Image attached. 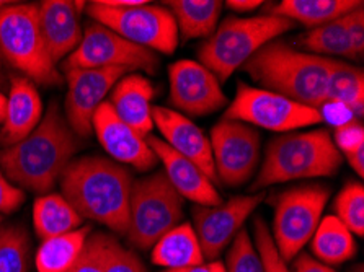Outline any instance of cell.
<instances>
[{
  "mask_svg": "<svg viewBox=\"0 0 364 272\" xmlns=\"http://www.w3.org/2000/svg\"><path fill=\"white\" fill-rule=\"evenodd\" d=\"M75 152V134L60 114L58 103H51L30 136L0 150V171L20 190L46 194L73 162Z\"/></svg>",
  "mask_w": 364,
  "mask_h": 272,
  "instance_id": "obj_1",
  "label": "cell"
},
{
  "mask_svg": "<svg viewBox=\"0 0 364 272\" xmlns=\"http://www.w3.org/2000/svg\"><path fill=\"white\" fill-rule=\"evenodd\" d=\"M63 196L82 219H92L119 235L129 227L132 176L123 165L103 157L73 160L59 178Z\"/></svg>",
  "mask_w": 364,
  "mask_h": 272,
  "instance_id": "obj_2",
  "label": "cell"
},
{
  "mask_svg": "<svg viewBox=\"0 0 364 272\" xmlns=\"http://www.w3.org/2000/svg\"><path fill=\"white\" fill-rule=\"evenodd\" d=\"M330 58L309 54L283 41H269L242 65L263 90L321 109L325 104Z\"/></svg>",
  "mask_w": 364,
  "mask_h": 272,
  "instance_id": "obj_3",
  "label": "cell"
},
{
  "mask_svg": "<svg viewBox=\"0 0 364 272\" xmlns=\"http://www.w3.org/2000/svg\"><path fill=\"white\" fill-rule=\"evenodd\" d=\"M340 165L341 153L328 131L284 132L268 143L252 191L294 180L333 176Z\"/></svg>",
  "mask_w": 364,
  "mask_h": 272,
  "instance_id": "obj_4",
  "label": "cell"
},
{
  "mask_svg": "<svg viewBox=\"0 0 364 272\" xmlns=\"http://www.w3.org/2000/svg\"><path fill=\"white\" fill-rule=\"evenodd\" d=\"M294 26V21L268 13L250 18L228 16L203 43L198 53L200 64L213 72L219 82H225L258 49Z\"/></svg>",
  "mask_w": 364,
  "mask_h": 272,
  "instance_id": "obj_5",
  "label": "cell"
},
{
  "mask_svg": "<svg viewBox=\"0 0 364 272\" xmlns=\"http://www.w3.org/2000/svg\"><path fill=\"white\" fill-rule=\"evenodd\" d=\"M0 55L38 85L63 82L44 46L36 4H9L0 10Z\"/></svg>",
  "mask_w": 364,
  "mask_h": 272,
  "instance_id": "obj_6",
  "label": "cell"
},
{
  "mask_svg": "<svg viewBox=\"0 0 364 272\" xmlns=\"http://www.w3.org/2000/svg\"><path fill=\"white\" fill-rule=\"evenodd\" d=\"M87 15L126 41L154 53L173 54L178 44L173 15L161 5H149L144 0L134 5H113L109 0H93L87 4Z\"/></svg>",
  "mask_w": 364,
  "mask_h": 272,
  "instance_id": "obj_7",
  "label": "cell"
},
{
  "mask_svg": "<svg viewBox=\"0 0 364 272\" xmlns=\"http://www.w3.org/2000/svg\"><path fill=\"white\" fill-rule=\"evenodd\" d=\"M183 217V199L167 176L156 173L132 183L129 227L126 236L139 249H149Z\"/></svg>",
  "mask_w": 364,
  "mask_h": 272,
  "instance_id": "obj_8",
  "label": "cell"
},
{
  "mask_svg": "<svg viewBox=\"0 0 364 272\" xmlns=\"http://www.w3.org/2000/svg\"><path fill=\"white\" fill-rule=\"evenodd\" d=\"M330 190L323 185H302L274 199L272 238L284 263L294 259L312 240L322 220Z\"/></svg>",
  "mask_w": 364,
  "mask_h": 272,
  "instance_id": "obj_9",
  "label": "cell"
},
{
  "mask_svg": "<svg viewBox=\"0 0 364 272\" xmlns=\"http://www.w3.org/2000/svg\"><path fill=\"white\" fill-rule=\"evenodd\" d=\"M224 119L239 121L274 132H292L301 127L322 123L323 116L321 109L239 82L235 98L225 109Z\"/></svg>",
  "mask_w": 364,
  "mask_h": 272,
  "instance_id": "obj_10",
  "label": "cell"
},
{
  "mask_svg": "<svg viewBox=\"0 0 364 272\" xmlns=\"http://www.w3.org/2000/svg\"><path fill=\"white\" fill-rule=\"evenodd\" d=\"M159 65L157 54L126 41L117 33L97 21L87 23L79 48L64 59L63 69H105L121 67L126 70L141 69L154 74Z\"/></svg>",
  "mask_w": 364,
  "mask_h": 272,
  "instance_id": "obj_11",
  "label": "cell"
},
{
  "mask_svg": "<svg viewBox=\"0 0 364 272\" xmlns=\"http://www.w3.org/2000/svg\"><path fill=\"white\" fill-rule=\"evenodd\" d=\"M209 142L218 181L242 186L255 175L260 162V134L255 127L223 118L213 127Z\"/></svg>",
  "mask_w": 364,
  "mask_h": 272,
  "instance_id": "obj_12",
  "label": "cell"
},
{
  "mask_svg": "<svg viewBox=\"0 0 364 272\" xmlns=\"http://www.w3.org/2000/svg\"><path fill=\"white\" fill-rule=\"evenodd\" d=\"M264 192H253L248 196L232 197L228 202L219 205H196L193 209V222L198 241H200L204 259H216L224 248L234 241L237 233L247 219L255 212V209L263 202Z\"/></svg>",
  "mask_w": 364,
  "mask_h": 272,
  "instance_id": "obj_13",
  "label": "cell"
},
{
  "mask_svg": "<svg viewBox=\"0 0 364 272\" xmlns=\"http://www.w3.org/2000/svg\"><path fill=\"white\" fill-rule=\"evenodd\" d=\"M126 72L128 70L121 67L65 70V116L75 136L88 137L92 134L93 116L105 103V97L123 79Z\"/></svg>",
  "mask_w": 364,
  "mask_h": 272,
  "instance_id": "obj_14",
  "label": "cell"
},
{
  "mask_svg": "<svg viewBox=\"0 0 364 272\" xmlns=\"http://www.w3.org/2000/svg\"><path fill=\"white\" fill-rule=\"evenodd\" d=\"M170 104L176 113L206 116L228 103L220 82L195 60H178L168 70Z\"/></svg>",
  "mask_w": 364,
  "mask_h": 272,
  "instance_id": "obj_15",
  "label": "cell"
},
{
  "mask_svg": "<svg viewBox=\"0 0 364 272\" xmlns=\"http://www.w3.org/2000/svg\"><path fill=\"white\" fill-rule=\"evenodd\" d=\"M92 127L103 148L117 162L134 166L139 171H149L157 165L159 160L149 147L146 137L124 124L113 113L108 102L102 103V107L97 109Z\"/></svg>",
  "mask_w": 364,
  "mask_h": 272,
  "instance_id": "obj_16",
  "label": "cell"
},
{
  "mask_svg": "<svg viewBox=\"0 0 364 272\" xmlns=\"http://www.w3.org/2000/svg\"><path fill=\"white\" fill-rule=\"evenodd\" d=\"M152 119L168 147L195 163L213 183H218L211 142L200 127L186 116L164 107L152 108Z\"/></svg>",
  "mask_w": 364,
  "mask_h": 272,
  "instance_id": "obj_17",
  "label": "cell"
},
{
  "mask_svg": "<svg viewBox=\"0 0 364 272\" xmlns=\"http://www.w3.org/2000/svg\"><path fill=\"white\" fill-rule=\"evenodd\" d=\"M84 2L70 0H44L38 4V23L48 49L49 58L54 64L69 58L82 41L79 12Z\"/></svg>",
  "mask_w": 364,
  "mask_h": 272,
  "instance_id": "obj_18",
  "label": "cell"
},
{
  "mask_svg": "<svg viewBox=\"0 0 364 272\" xmlns=\"http://www.w3.org/2000/svg\"><path fill=\"white\" fill-rule=\"evenodd\" d=\"M146 141L152 152L156 153L157 160H161L164 165V175L167 176L173 190L180 194L181 199H188L196 205H219L220 196L216 190V185L190 162L188 158L181 157L172 147H168L162 138L147 136Z\"/></svg>",
  "mask_w": 364,
  "mask_h": 272,
  "instance_id": "obj_19",
  "label": "cell"
},
{
  "mask_svg": "<svg viewBox=\"0 0 364 272\" xmlns=\"http://www.w3.org/2000/svg\"><path fill=\"white\" fill-rule=\"evenodd\" d=\"M43 119V102L35 83L26 77L15 75L10 80V92L5 103L4 126L0 142L5 147L15 146L30 136Z\"/></svg>",
  "mask_w": 364,
  "mask_h": 272,
  "instance_id": "obj_20",
  "label": "cell"
},
{
  "mask_svg": "<svg viewBox=\"0 0 364 272\" xmlns=\"http://www.w3.org/2000/svg\"><path fill=\"white\" fill-rule=\"evenodd\" d=\"M156 95V88L146 77L129 74L121 79L112 90L109 107L113 113L128 124L132 131L142 137L151 136L152 119V98Z\"/></svg>",
  "mask_w": 364,
  "mask_h": 272,
  "instance_id": "obj_21",
  "label": "cell"
},
{
  "mask_svg": "<svg viewBox=\"0 0 364 272\" xmlns=\"http://www.w3.org/2000/svg\"><path fill=\"white\" fill-rule=\"evenodd\" d=\"M152 263L165 271L183 269L204 263L200 241L190 224L176 225L152 246Z\"/></svg>",
  "mask_w": 364,
  "mask_h": 272,
  "instance_id": "obj_22",
  "label": "cell"
},
{
  "mask_svg": "<svg viewBox=\"0 0 364 272\" xmlns=\"http://www.w3.org/2000/svg\"><path fill=\"white\" fill-rule=\"evenodd\" d=\"M165 5H168L178 35L183 40L211 36L216 31L224 9V2L220 0H170Z\"/></svg>",
  "mask_w": 364,
  "mask_h": 272,
  "instance_id": "obj_23",
  "label": "cell"
},
{
  "mask_svg": "<svg viewBox=\"0 0 364 272\" xmlns=\"http://www.w3.org/2000/svg\"><path fill=\"white\" fill-rule=\"evenodd\" d=\"M361 4L355 0H283L269 7L268 15L283 16L294 23L299 21L309 28H317L341 18Z\"/></svg>",
  "mask_w": 364,
  "mask_h": 272,
  "instance_id": "obj_24",
  "label": "cell"
},
{
  "mask_svg": "<svg viewBox=\"0 0 364 272\" xmlns=\"http://www.w3.org/2000/svg\"><path fill=\"white\" fill-rule=\"evenodd\" d=\"M84 219L63 194H44L33 205V224L38 238L48 240L80 229Z\"/></svg>",
  "mask_w": 364,
  "mask_h": 272,
  "instance_id": "obj_25",
  "label": "cell"
},
{
  "mask_svg": "<svg viewBox=\"0 0 364 272\" xmlns=\"http://www.w3.org/2000/svg\"><path fill=\"white\" fill-rule=\"evenodd\" d=\"M325 103L341 104L358 118L364 109V75L355 65L330 58Z\"/></svg>",
  "mask_w": 364,
  "mask_h": 272,
  "instance_id": "obj_26",
  "label": "cell"
},
{
  "mask_svg": "<svg viewBox=\"0 0 364 272\" xmlns=\"http://www.w3.org/2000/svg\"><path fill=\"white\" fill-rule=\"evenodd\" d=\"M311 249L321 263L336 266L355 256L356 241L353 233L335 215H327L314 233Z\"/></svg>",
  "mask_w": 364,
  "mask_h": 272,
  "instance_id": "obj_27",
  "label": "cell"
},
{
  "mask_svg": "<svg viewBox=\"0 0 364 272\" xmlns=\"http://www.w3.org/2000/svg\"><path fill=\"white\" fill-rule=\"evenodd\" d=\"M90 227H80L74 232L43 240L35 256L38 272H65L75 263L90 236Z\"/></svg>",
  "mask_w": 364,
  "mask_h": 272,
  "instance_id": "obj_28",
  "label": "cell"
},
{
  "mask_svg": "<svg viewBox=\"0 0 364 272\" xmlns=\"http://www.w3.org/2000/svg\"><path fill=\"white\" fill-rule=\"evenodd\" d=\"M343 16L330 21V23L311 28L304 36L297 38L299 46L306 49L309 54L321 55V58L333 55V58L358 59L355 51H353L351 40L348 30H346Z\"/></svg>",
  "mask_w": 364,
  "mask_h": 272,
  "instance_id": "obj_29",
  "label": "cell"
},
{
  "mask_svg": "<svg viewBox=\"0 0 364 272\" xmlns=\"http://www.w3.org/2000/svg\"><path fill=\"white\" fill-rule=\"evenodd\" d=\"M31 241L21 225L0 227V272H30Z\"/></svg>",
  "mask_w": 364,
  "mask_h": 272,
  "instance_id": "obj_30",
  "label": "cell"
},
{
  "mask_svg": "<svg viewBox=\"0 0 364 272\" xmlns=\"http://www.w3.org/2000/svg\"><path fill=\"white\" fill-rule=\"evenodd\" d=\"M335 217L353 235H364V190L360 183H350L335 199Z\"/></svg>",
  "mask_w": 364,
  "mask_h": 272,
  "instance_id": "obj_31",
  "label": "cell"
},
{
  "mask_svg": "<svg viewBox=\"0 0 364 272\" xmlns=\"http://www.w3.org/2000/svg\"><path fill=\"white\" fill-rule=\"evenodd\" d=\"M225 272H264L260 254L247 230L237 233L228 253Z\"/></svg>",
  "mask_w": 364,
  "mask_h": 272,
  "instance_id": "obj_32",
  "label": "cell"
},
{
  "mask_svg": "<svg viewBox=\"0 0 364 272\" xmlns=\"http://www.w3.org/2000/svg\"><path fill=\"white\" fill-rule=\"evenodd\" d=\"M102 254L103 272H147L137 254L105 233H102Z\"/></svg>",
  "mask_w": 364,
  "mask_h": 272,
  "instance_id": "obj_33",
  "label": "cell"
},
{
  "mask_svg": "<svg viewBox=\"0 0 364 272\" xmlns=\"http://www.w3.org/2000/svg\"><path fill=\"white\" fill-rule=\"evenodd\" d=\"M255 246L260 254L264 272H291L288 263H284L274 246L272 232L262 219L255 220Z\"/></svg>",
  "mask_w": 364,
  "mask_h": 272,
  "instance_id": "obj_34",
  "label": "cell"
},
{
  "mask_svg": "<svg viewBox=\"0 0 364 272\" xmlns=\"http://www.w3.org/2000/svg\"><path fill=\"white\" fill-rule=\"evenodd\" d=\"M65 272H103L102 233H93L87 238L79 258Z\"/></svg>",
  "mask_w": 364,
  "mask_h": 272,
  "instance_id": "obj_35",
  "label": "cell"
},
{
  "mask_svg": "<svg viewBox=\"0 0 364 272\" xmlns=\"http://www.w3.org/2000/svg\"><path fill=\"white\" fill-rule=\"evenodd\" d=\"M333 143L340 153H348L364 146V127L358 119L345 121L335 127Z\"/></svg>",
  "mask_w": 364,
  "mask_h": 272,
  "instance_id": "obj_36",
  "label": "cell"
},
{
  "mask_svg": "<svg viewBox=\"0 0 364 272\" xmlns=\"http://www.w3.org/2000/svg\"><path fill=\"white\" fill-rule=\"evenodd\" d=\"M345 25L348 30L350 40L353 51H355L356 58L361 59L364 54V7L363 4L360 7L353 9L351 12L346 13L345 16Z\"/></svg>",
  "mask_w": 364,
  "mask_h": 272,
  "instance_id": "obj_37",
  "label": "cell"
},
{
  "mask_svg": "<svg viewBox=\"0 0 364 272\" xmlns=\"http://www.w3.org/2000/svg\"><path fill=\"white\" fill-rule=\"evenodd\" d=\"M25 202V192L0 171V214H10Z\"/></svg>",
  "mask_w": 364,
  "mask_h": 272,
  "instance_id": "obj_38",
  "label": "cell"
},
{
  "mask_svg": "<svg viewBox=\"0 0 364 272\" xmlns=\"http://www.w3.org/2000/svg\"><path fill=\"white\" fill-rule=\"evenodd\" d=\"M294 272H338L330 266L314 259L309 254H297L294 261Z\"/></svg>",
  "mask_w": 364,
  "mask_h": 272,
  "instance_id": "obj_39",
  "label": "cell"
},
{
  "mask_svg": "<svg viewBox=\"0 0 364 272\" xmlns=\"http://www.w3.org/2000/svg\"><path fill=\"white\" fill-rule=\"evenodd\" d=\"M164 272H225V266L223 263H219V261H209V263L190 266V268L164 271Z\"/></svg>",
  "mask_w": 364,
  "mask_h": 272,
  "instance_id": "obj_40",
  "label": "cell"
},
{
  "mask_svg": "<svg viewBox=\"0 0 364 272\" xmlns=\"http://www.w3.org/2000/svg\"><path fill=\"white\" fill-rule=\"evenodd\" d=\"M345 158L348 160V163L353 170H355V173L358 176H363L364 175V146L353 150V152L345 153Z\"/></svg>",
  "mask_w": 364,
  "mask_h": 272,
  "instance_id": "obj_41",
  "label": "cell"
},
{
  "mask_svg": "<svg viewBox=\"0 0 364 272\" xmlns=\"http://www.w3.org/2000/svg\"><path fill=\"white\" fill-rule=\"evenodd\" d=\"M224 5L235 12H252L263 5V2L262 0H228Z\"/></svg>",
  "mask_w": 364,
  "mask_h": 272,
  "instance_id": "obj_42",
  "label": "cell"
},
{
  "mask_svg": "<svg viewBox=\"0 0 364 272\" xmlns=\"http://www.w3.org/2000/svg\"><path fill=\"white\" fill-rule=\"evenodd\" d=\"M5 103H7V97L0 92V123H2L4 116H5Z\"/></svg>",
  "mask_w": 364,
  "mask_h": 272,
  "instance_id": "obj_43",
  "label": "cell"
},
{
  "mask_svg": "<svg viewBox=\"0 0 364 272\" xmlns=\"http://www.w3.org/2000/svg\"><path fill=\"white\" fill-rule=\"evenodd\" d=\"M0 82H2V55H0Z\"/></svg>",
  "mask_w": 364,
  "mask_h": 272,
  "instance_id": "obj_44",
  "label": "cell"
},
{
  "mask_svg": "<svg viewBox=\"0 0 364 272\" xmlns=\"http://www.w3.org/2000/svg\"><path fill=\"white\" fill-rule=\"evenodd\" d=\"M5 5H9V2H4V0H0V10H2Z\"/></svg>",
  "mask_w": 364,
  "mask_h": 272,
  "instance_id": "obj_45",
  "label": "cell"
},
{
  "mask_svg": "<svg viewBox=\"0 0 364 272\" xmlns=\"http://www.w3.org/2000/svg\"><path fill=\"white\" fill-rule=\"evenodd\" d=\"M0 222H2V215H0Z\"/></svg>",
  "mask_w": 364,
  "mask_h": 272,
  "instance_id": "obj_46",
  "label": "cell"
}]
</instances>
